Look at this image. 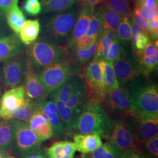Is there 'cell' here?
Returning a JSON list of instances; mask_svg holds the SVG:
<instances>
[{"instance_id": "34", "label": "cell", "mask_w": 158, "mask_h": 158, "mask_svg": "<svg viewBox=\"0 0 158 158\" xmlns=\"http://www.w3.org/2000/svg\"><path fill=\"white\" fill-rule=\"evenodd\" d=\"M117 37L124 44H132V34L130 17L123 18L116 29Z\"/></svg>"}, {"instance_id": "46", "label": "cell", "mask_w": 158, "mask_h": 158, "mask_svg": "<svg viewBox=\"0 0 158 158\" xmlns=\"http://www.w3.org/2000/svg\"><path fill=\"white\" fill-rule=\"evenodd\" d=\"M20 158H48L46 152L44 150L40 148V149L36 152L33 153H31L27 154L26 155H24Z\"/></svg>"}, {"instance_id": "15", "label": "cell", "mask_w": 158, "mask_h": 158, "mask_svg": "<svg viewBox=\"0 0 158 158\" xmlns=\"http://www.w3.org/2000/svg\"><path fill=\"white\" fill-rule=\"evenodd\" d=\"M94 8L95 6H93L82 4L73 32L66 46L67 49L73 48L76 41L86 34Z\"/></svg>"}, {"instance_id": "49", "label": "cell", "mask_w": 158, "mask_h": 158, "mask_svg": "<svg viewBox=\"0 0 158 158\" xmlns=\"http://www.w3.org/2000/svg\"><path fill=\"white\" fill-rule=\"evenodd\" d=\"M8 152L0 149V158H6L8 155Z\"/></svg>"}, {"instance_id": "26", "label": "cell", "mask_w": 158, "mask_h": 158, "mask_svg": "<svg viewBox=\"0 0 158 158\" xmlns=\"http://www.w3.org/2000/svg\"><path fill=\"white\" fill-rule=\"evenodd\" d=\"M80 0H43L41 2L43 14L65 11L79 3Z\"/></svg>"}, {"instance_id": "20", "label": "cell", "mask_w": 158, "mask_h": 158, "mask_svg": "<svg viewBox=\"0 0 158 158\" xmlns=\"http://www.w3.org/2000/svg\"><path fill=\"white\" fill-rule=\"evenodd\" d=\"M29 125L41 141H45L54 136L53 130L49 123L38 111H35L29 121Z\"/></svg>"}, {"instance_id": "5", "label": "cell", "mask_w": 158, "mask_h": 158, "mask_svg": "<svg viewBox=\"0 0 158 158\" xmlns=\"http://www.w3.org/2000/svg\"><path fill=\"white\" fill-rule=\"evenodd\" d=\"M110 117V128L107 140L115 145L123 152H136L138 145L136 141L132 120L130 117Z\"/></svg>"}, {"instance_id": "4", "label": "cell", "mask_w": 158, "mask_h": 158, "mask_svg": "<svg viewBox=\"0 0 158 158\" xmlns=\"http://www.w3.org/2000/svg\"><path fill=\"white\" fill-rule=\"evenodd\" d=\"M139 76L127 84L134 108L133 113L158 116V85L143 80Z\"/></svg>"}, {"instance_id": "29", "label": "cell", "mask_w": 158, "mask_h": 158, "mask_svg": "<svg viewBox=\"0 0 158 158\" xmlns=\"http://www.w3.org/2000/svg\"><path fill=\"white\" fill-rule=\"evenodd\" d=\"M123 152L110 142L102 144V146L89 154H83L81 158H120Z\"/></svg>"}, {"instance_id": "38", "label": "cell", "mask_w": 158, "mask_h": 158, "mask_svg": "<svg viewBox=\"0 0 158 158\" xmlns=\"http://www.w3.org/2000/svg\"><path fill=\"white\" fill-rule=\"evenodd\" d=\"M23 10L29 15H38L42 10L41 3L40 0H25L23 5Z\"/></svg>"}, {"instance_id": "7", "label": "cell", "mask_w": 158, "mask_h": 158, "mask_svg": "<svg viewBox=\"0 0 158 158\" xmlns=\"http://www.w3.org/2000/svg\"><path fill=\"white\" fill-rule=\"evenodd\" d=\"M40 82L49 94L59 88L74 74V69L67 58L37 71Z\"/></svg>"}, {"instance_id": "41", "label": "cell", "mask_w": 158, "mask_h": 158, "mask_svg": "<svg viewBox=\"0 0 158 158\" xmlns=\"http://www.w3.org/2000/svg\"><path fill=\"white\" fill-rule=\"evenodd\" d=\"M132 15L134 19L135 20L136 22L138 23V24L141 27V28L143 31L145 35H146L149 37V24L148 23V20L142 16L141 14L139 13L138 9L136 6L134 11L132 13Z\"/></svg>"}, {"instance_id": "12", "label": "cell", "mask_w": 158, "mask_h": 158, "mask_svg": "<svg viewBox=\"0 0 158 158\" xmlns=\"http://www.w3.org/2000/svg\"><path fill=\"white\" fill-rule=\"evenodd\" d=\"M27 96L23 85L6 91L0 100V117L10 119L12 112L25 104Z\"/></svg>"}, {"instance_id": "30", "label": "cell", "mask_w": 158, "mask_h": 158, "mask_svg": "<svg viewBox=\"0 0 158 158\" xmlns=\"http://www.w3.org/2000/svg\"><path fill=\"white\" fill-rule=\"evenodd\" d=\"M36 109V102L26 98L25 104L14 110L10 115V119L28 123Z\"/></svg>"}, {"instance_id": "52", "label": "cell", "mask_w": 158, "mask_h": 158, "mask_svg": "<svg viewBox=\"0 0 158 158\" xmlns=\"http://www.w3.org/2000/svg\"><path fill=\"white\" fill-rule=\"evenodd\" d=\"M0 100H1V92H0Z\"/></svg>"}, {"instance_id": "45", "label": "cell", "mask_w": 158, "mask_h": 158, "mask_svg": "<svg viewBox=\"0 0 158 158\" xmlns=\"http://www.w3.org/2000/svg\"><path fill=\"white\" fill-rule=\"evenodd\" d=\"M6 23H5L3 17H0V38L11 34L10 27L7 25L8 24L6 25Z\"/></svg>"}, {"instance_id": "9", "label": "cell", "mask_w": 158, "mask_h": 158, "mask_svg": "<svg viewBox=\"0 0 158 158\" xmlns=\"http://www.w3.org/2000/svg\"><path fill=\"white\" fill-rule=\"evenodd\" d=\"M41 142L28 123L15 120V135L11 151L17 156L21 158L38 151Z\"/></svg>"}, {"instance_id": "39", "label": "cell", "mask_w": 158, "mask_h": 158, "mask_svg": "<svg viewBox=\"0 0 158 158\" xmlns=\"http://www.w3.org/2000/svg\"><path fill=\"white\" fill-rule=\"evenodd\" d=\"M131 28V34H132V46L135 45L136 42L138 39L144 34L143 31L141 28V27L138 24L135 20L134 19L132 15L130 16Z\"/></svg>"}, {"instance_id": "13", "label": "cell", "mask_w": 158, "mask_h": 158, "mask_svg": "<svg viewBox=\"0 0 158 158\" xmlns=\"http://www.w3.org/2000/svg\"><path fill=\"white\" fill-rule=\"evenodd\" d=\"M35 111L40 112L51 124L54 132V136L59 139H65L66 135L62 121L57 111L56 106L53 100L36 102Z\"/></svg>"}, {"instance_id": "51", "label": "cell", "mask_w": 158, "mask_h": 158, "mask_svg": "<svg viewBox=\"0 0 158 158\" xmlns=\"http://www.w3.org/2000/svg\"><path fill=\"white\" fill-rule=\"evenodd\" d=\"M6 158H16L15 157H14V156H9V155H8Z\"/></svg>"}, {"instance_id": "8", "label": "cell", "mask_w": 158, "mask_h": 158, "mask_svg": "<svg viewBox=\"0 0 158 158\" xmlns=\"http://www.w3.org/2000/svg\"><path fill=\"white\" fill-rule=\"evenodd\" d=\"M102 106L110 116L131 117L134 108L126 85L107 93L102 99Z\"/></svg>"}, {"instance_id": "31", "label": "cell", "mask_w": 158, "mask_h": 158, "mask_svg": "<svg viewBox=\"0 0 158 158\" xmlns=\"http://www.w3.org/2000/svg\"><path fill=\"white\" fill-rule=\"evenodd\" d=\"M102 4L122 18L130 17L133 12L130 0H102Z\"/></svg>"}, {"instance_id": "50", "label": "cell", "mask_w": 158, "mask_h": 158, "mask_svg": "<svg viewBox=\"0 0 158 158\" xmlns=\"http://www.w3.org/2000/svg\"><path fill=\"white\" fill-rule=\"evenodd\" d=\"M2 79V68L0 64V80Z\"/></svg>"}, {"instance_id": "48", "label": "cell", "mask_w": 158, "mask_h": 158, "mask_svg": "<svg viewBox=\"0 0 158 158\" xmlns=\"http://www.w3.org/2000/svg\"><path fill=\"white\" fill-rule=\"evenodd\" d=\"M82 4H87L89 6H95L100 4L102 2V0H81Z\"/></svg>"}, {"instance_id": "36", "label": "cell", "mask_w": 158, "mask_h": 158, "mask_svg": "<svg viewBox=\"0 0 158 158\" xmlns=\"http://www.w3.org/2000/svg\"><path fill=\"white\" fill-rule=\"evenodd\" d=\"M138 152L143 153L150 158H158V136L139 144L138 145V150L136 152V153Z\"/></svg>"}, {"instance_id": "25", "label": "cell", "mask_w": 158, "mask_h": 158, "mask_svg": "<svg viewBox=\"0 0 158 158\" xmlns=\"http://www.w3.org/2000/svg\"><path fill=\"white\" fill-rule=\"evenodd\" d=\"M18 1L19 0H16L14 2L6 14L8 27L18 35L25 21V17L18 5Z\"/></svg>"}, {"instance_id": "6", "label": "cell", "mask_w": 158, "mask_h": 158, "mask_svg": "<svg viewBox=\"0 0 158 158\" xmlns=\"http://www.w3.org/2000/svg\"><path fill=\"white\" fill-rule=\"evenodd\" d=\"M114 70L119 85H126L142 74L132 44L125 45L120 56L113 64Z\"/></svg>"}, {"instance_id": "1", "label": "cell", "mask_w": 158, "mask_h": 158, "mask_svg": "<svg viewBox=\"0 0 158 158\" xmlns=\"http://www.w3.org/2000/svg\"><path fill=\"white\" fill-rule=\"evenodd\" d=\"M110 124V117L102 103L92 98L76 119L72 136L77 134L95 133L106 139Z\"/></svg>"}, {"instance_id": "42", "label": "cell", "mask_w": 158, "mask_h": 158, "mask_svg": "<svg viewBox=\"0 0 158 158\" xmlns=\"http://www.w3.org/2000/svg\"><path fill=\"white\" fill-rule=\"evenodd\" d=\"M97 40L86 35L77 40L73 47L79 49H88Z\"/></svg>"}, {"instance_id": "44", "label": "cell", "mask_w": 158, "mask_h": 158, "mask_svg": "<svg viewBox=\"0 0 158 158\" xmlns=\"http://www.w3.org/2000/svg\"><path fill=\"white\" fill-rule=\"evenodd\" d=\"M16 0H0V17H4Z\"/></svg>"}, {"instance_id": "2", "label": "cell", "mask_w": 158, "mask_h": 158, "mask_svg": "<svg viewBox=\"0 0 158 158\" xmlns=\"http://www.w3.org/2000/svg\"><path fill=\"white\" fill-rule=\"evenodd\" d=\"M82 4L79 2L65 11L45 17L42 21V31L44 35V36L60 45L67 44Z\"/></svg>"}, {"instance_id": "40", "label": "cell", "mask_w": 158, "mask_h": 158, "mask_svg": "<svg viewBox=\"0 0 158 158\" xmlns=\"http://www.w3.org/2000/svg\"><path fill=\"white\" fill-rule=\"evenodd\" d=\"M149 24V38L151 41L156 42L158 41V15L153 17L148 20Z\"/></svg>"}, {"instance_id": "19", "label": "cell", "mask_w": 158, "mask_h": 158, "mask_svg": "<svg viewBox=\"0 0 158 158\" xmlns=\"http://www.w3.org/2000/svg\"><path fill=\"white\" fill-rule=\"evenodd\" d=\"M97 48V41L88 49H79L73 47L67 49L66 58L72 66L79 67L88 64L93 60Z\"/></svg>"}, {"instance_id": "27", "label": "cell", "mask_w": 158, "mask_h": 158, "mask_svg": "<svg viewBox=\"0 0 158 158\" xmlns=\"http://www.w3.org/2000/svg\"><path fill=\"white\" fill-rule=\"evenodd\" d=\"M116 36V30L100 34L97 40V48L93 60H106L108 49Z\"/></svg>"}, {"instance_id": "43", "label": "cell", "mask_w": 158, "mask_h": 158, "mask_svg": "<svg viewBox=\"0 0 158 158\" xmlns=\"http://www.w3.org/2000/svg\"><path fill=\"white\" fill-rule=\"evenodd\" d=\"M149 37L145 34L141 35L136 42L135 45L133 46L135 51H142L149 42Z\"/></svg>"}, {"instance_id": "53", "label": "cell", "mask_w": 158, "mask_h": 158, "mask_svg": "<svg viewBox=\"0 0 158 158\" xmlns=\"http://www.w3.org/2000/svg\"><path fill=\"white\" fill-rule=\"evenodd\" d=\"M40 1H41V2H42V1H43V0H40Z\"/></svg>"}, {"instance_id": "16", "label": "cell", "mask_w": 158, "mask_h": 158, "mask_svg": "<svg viewBox=\"0 0 158 158\" xmlns=\"http://www.w3.org/2000/svg\"><path fill=\"white\" fill-rule=\"evenodd\" d=\"M24 53V46L17 34H10L0 38V62Z\"/></svg>"}, {"instance_id": "11", "label": "cell", "mask_w": 158, "mask_h": 158, "mask_svg": "<svg viewBox=\"0 0 158 158\" xmlns=\"http://www.w3.org/2000/svg\"><path fill=\"white\" fill-rule=\"evenodd\" d=\"M136 141L139 145L147 140L158 136V116H152L135 112L130 117Z\"/></svg>"}, {"instance_id": "35", "label": "cell", "mask_w": 158, "mask_h": 158, "mask_svg": "<svg viewBox=\"0 0 158 158\" xmlns=\"http://www.w3.org/2000/svg\"><path fill=\"white\" fill-rule=\"evenodd\" d=\"M102 15L99 6L94 8L86 35L98 40L102 28Z\"/></svg>"}, {"instance_id": "47", "label": "cell", "mask_w": 158, "mask_h": 158, "mask_svg": "<svg viewBox=\"0 0 158 158\" xmlns=\"http://www.w3.org/2000/svg\"><path fill=\"white\" fill-rule=\"evenodd\" d=\"M120 158H138V155L133 151H127L122 153Z\"/></svg>"}, {"instance_id": "10", "label": "cell", "mask_w": 158, "mask_h": 158, "mask_svg": "<svg viewBox=\"0 0 158 158\" xmlns=\"http://www.w3.org/2000/svg\"><path fill=\"white\" fill-rule=\"evenodd\" d=\"M27 68V59L24 54L4 61L2 66V79L4 85L11 89L23 85Z\"/></svg>"}, {"instance_id": "33", "label": "cell", "mask_w": 158, "mask_h": 158, "mask_svg": "<svg viewBox=\"0 0 158 158\" xmlns=\"http://www.w3.org/2000/svg\"><path fill=\"white\" fill-rule=\"evenodd\" d=\"M103 83L105 94L116 89L119 86L114 70L113 64L107 62L105 72L103 75Z\"/></svg>"}, {"instance_id": "23", "label": "cell", "mask_w": 158, "mask_h": 158, "mask_svg": "<svg viewBox=\"0 0 158 158\" xmlns=\"http://www.w3.org/2000/svg\"><path fill=\"white\" fill-rule=\"evenodd\" d=\"M76 148L73 142L59 141L53 143L46 150L48 158H74Z\"/></svg>"}, {"instance_id": "22", "label": "cell", "mask_w": 158, "mask_h": 158, "mask_svg": "<svg viewBox=\"0 0 158 158\" xmlns=\"http://www.w3.org/2000/svg\"><path fill=\"white\" fill-rule=\"evenodd\" d=\"M15 135V119L0 120V149L9 152L11 150Z\"/></svg>"}, {"instance_id": "14", "label": "cell", "mask_w": 158, "mask_h": 158, "mask_svg": "<svg viewBox=\"0 0 158 158\" xmlns=\"http://www.w3.org/2000/svg\"><path fill=\"white\" fill-rule=\"evenodd\" d=\"M26 96L35 102L46 100L49 93L40 82L37 71L27 66L24 79Z\"/></svg>"}, {"instance_id": "28", "label": "cell", "mask_w": 158, "mask_h": 158, "mask_svg": "<svg viewBox=\"0 0 158 158\" xmlns=\"http://www.w3.org/2000/svg\"><path fill=\"white\" fill-rule=\"evenodd\" d=\"M102 15L101 33L115 31L117 28L122 18L111 11L103 4L99 6Z\"/></svg>"}, {"instance_id": "17", "label": "cell", "mask_w": 158, "mask_h": 158, "mask_svg": "<svg viewBox=\"0 0 158 158\" xmlns=\"http://www.w3.org/2000/svg\"><path fill=\"white\" fill-rule=\"evenodd\" d=\"M85 81V77L77 74H72L59 88L49 94L50 100L56 98L62 102H67L71 94Z\"/></svg>"}, {"instance_id": "3", "label": "cell", "mask_w": 158, "mask_h": 158, "mask_svg": "<svg viewBox=\"0 0 158 158\" xmlns=\"http://www.w3.org/2000/svg\"><path fill=\"white\" fill-rule=\"evenodd\" d=\"M27 66L35 71L66 57L67 48L42 36L28 45L26 51Z\"/></svg>"}, {"instance_id": "24", "label": "cell", "mask_w": 158, "mask_h": 158, "mask_svg": "<svg viewBox=\"0 0 158 158\" xmlns=\"http://www.w3.org/2000/svg\"><path fill=\"white\" fill-rule=\"evenodd\" d=\"M40 31L39 19H28L23 23L18 36L24 45H30L37 40Z\"/></svg>"}, {"instance_id": "18", "label": "cell", "mask_w": 158, "mask_h": 158, "mask_svg": "<svg viewBox=\"0 0 158 158\" xmlns=\"http://www.w3.org/2000/svg\"><path fill=\"white\" fill-rule=\"evenodd\" d=\"M76 151L83 154L92 152L102 145L101 136L97 134H77L73 135Z\"/></svg>"}, {"instance_id": "21", "label": "cell", "mask_w": 158, "mask_h": 158, "mask_svg": "<svg viewBox=\"0 0 158 158\" xmlns=\"http://www.w3.org/2000/svg\"><path fill=\"white\" fill-rule=\"evenodd\" d=\"M56 104L57 111L62 123L63 126L66 136H72V131L77 116L73 110L67 105L66 102L56 98L52 99Z\"/></svg>"}, {"instance_id": "37", "label": "cell", "mask_w": 158, "mask_h": 158, "mask_svg": "<svg viewBox=\"0 0 158 158\" xmlns=\"http://www.w3.org/2000/svg\"><path fill=\"white\" fill-rule=\"evenodd\" d=\"M125 45L130 44H124L121 43L118 39V38L116 36L110 45L105 60L107 62L113 64L119 57L120 56Z\"/></svg>"}, {"instance_id": "32", "label": "cell", "mask_w": 158, "mask_h": 158, "mask_svg": "<svg viewBox=\"0 0 158 158\" xmlns=\"http://www.w3.org/2000/svg\"><path fill=\"white\" fill-rule=\"evenodd\" d=\"M158 0H136V6L142 16L148 20L158 15Z\"/></svg>"}]
</instances>
